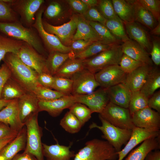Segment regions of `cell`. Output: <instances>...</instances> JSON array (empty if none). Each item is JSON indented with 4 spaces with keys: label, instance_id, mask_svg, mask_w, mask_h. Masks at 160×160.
<instances>
[{
    "label": "cell",
    "instance_id": "obj_15",
    "mask_svg": "<svg viewBox=\"0 0 160 160\" xmlns=\"http://www.w3.org/2000/svg\"><path fill=\"white\" fill-rule=\"evenodd\" d=\"M18 100V99L12 100L0 110V122L8 125L13 130L19 132L25 124L20 118Z\"/></svg>",
    "mask_w": 160,
    "mask_h": 160
},
{
    "label": "cell",
    "instance_id": "obj_6",
    "mask_svg": "<svg viewBox=\"0 0 160 160\" xmlns=\"http://www.w3.org/2000/svg\"><path fill=\"white\" fill-rule=\"evenodd\" d=\"M38 113L31 115L24 123L26 129L27 140L24 152L31 154L37 160H44L41 139L42 130L38 121Z\"/></svg>",
    "mask_w": 160,
    "mask_h": 160
},
{
    "label": "cell",
    "instance_id": "obj_35",
    "mask_svg": "<svg viewBox=\"0 0 160 160\" xmlns=\"http://www.w3.org/2000/svg\"><path fill=\"white\" fill-rule=\"evenodd\" d=\"M105 25L118 40L123 42L129 39L123 22L119 18L107 20Z\"/></svg>",
    "mask_w": 160,
    "mask_h": 160
},
{
    "label": "cell",
    "instance_id": "obj_24",
    "mask_svg": "<svg viewBox=\"0 0 160 160\" xmlns=\"http://www.w3.org/2000/svg\"><path fill=\"white\" fill-rule=\"evenodd\" d=\"M44 2L43 0H15L13 3L16 4L17 10L25 23L32 25L35 20V14Z\"/></svg>",
    "mask_w": 160,
    "mask_h": 160
},
{
    "label": "cell",
    "instance_id": "obj_14",
    "mask_svg": "<svg viewBox=\"0 0 160 160\" xmlns=\"http://www.w3.org/2000/svg\"><path fill=\"white\" fill-rule=\"evenodd\" d=\"M126 75L119 65L108 66L95 73L100 86L105 89L123 83Z\"/></svg>",
    "mask_w": 160,
    "mask_h": 160
},
{
    "label": "cell",
    "instance_id": "obj_53",
    "mask_svg": "<svg viewBox=\"0 0 160 160\" xmlns=\"http://www.w3.org/2000/svg\"><path fill=\"white\" fill-rule=\"evenodd\" d=\"M11 76V73L10 69L7 65L4 63L0 68V99L2 88Z\"/></svg>",
    "mask_w": 160,
    "mask_h": 160
},
{
    "label": "cell",
    "instance_id": "obj_58",
    "mask_svg": "<svg viewBox=\"0 0 160 160\" xmlns=\"http://www.w3.org/2000/svg\"><path fill=\"white\" fill-rule=\"evenodd\" d=\"M15 137H8L0 139V151L3 148L12 141Z\"/></svg>",
    "mask_w": 160,
    "mask_h": 160
},
{
    "label": "cell",
    "instance_id": "obj_48",
    "mask_svg": "<svg viewBox=\"0 0 160 160\" xmlns=\"http://www.w3.org/2000/svg\"><path fill=\"white\" fill-rule=\"evenodd\" d=\"M81 15L88 21L99 23L104 25L107 20L95 7L89 8Z\"/></svg>",
    "mask_w": 160,
    "mask_h": 160
},
{
    "label": "cell",
    "instance_id": "obj_59",
    "mask_svg": "<svg viewBox=\"0 0 160 160\" xmlns=\"http://www.w3.org/2000/svg\"><path fill=\"white\" fill-rule=\"evenodd\" d=\"M89 8L96 7L98 1L97 0H81Z\"/></svg>",
    "mask_w": 160,
    "mask_h": 160
},
{
    "label": "cell",
    "instance_id": "obj_42",
    "mask_svg": "<svg viewBox=\"0 0 160 160\" xmlns=\"http://www.w3.org/2000/svg\"><path fill=\"white\" fill-rule=\"evenodd\" d=\"M34 94L41 101H49L66 96L56 90L40 86L38 87Z\"/></svg>",
    "mask_w": 160,
    "mask_h": 160
},
{
    "label": "cell",
    "instance_id": "obj_27",
    "mask_svg": "<svg viewBox=\"0 0 160 160\" xmlns=\"http://www.w3.org/2000/svg\"><path fill=\"white\" fill-rule=\"evenodd\" d=\"M160 148V135L148 138L132 150L124 160H144L148 153Z\"/></svg>",
    "mask_w": 160,
    "mask_h": 160
},
{
    "label": "cell",
    "instance_id": "obj_22",
    "mask_svg": "<svg viewBox=\"0 0 160 160\" xmlns=\"http://www.w3.org/2000/svg\"><path fill=\"white\" fill-rule=\"evenodd\" d=\"M106 89L110 102L119 106L128 108L132 92L123 83Z\"/></svg>",
    "mask_w": 160,
    "mask_h": 160
},
{
    "label": "cell",
    "instance_id": "obj_57",
    "mask_svg": "<svg viewBox=\"0 0 160 160\" xmlns=\"http://www.w3.org/2000/svg\"><path fill=\"white\" fill-rule=\"evenodd\" d=\"M144 160H160V151L156 150L151 151L147 155Z\"/></svg>",
    "mask_w": 160,
    "mask_h": 160
},
{
    "label": "cell",
    "instance_id": "obj_12",
    "mask_svg": "<svg viewBox=\"0 0 160 160\" xmlns=\"http://www.w3.org/2000/svg\"><path fill=\"white\" fill-rule=\"evenodd\" d=\"M131 116L135 127L152 131H160V113L148 106L135 112Z\"/></svg>",
    "mask_w": 160,
    "mask_h": 160
},
{
    "label": "cell",
    "instance_id": "obj_40",
    "mask_svg": "<svg viewBox=\"0 0 160 160\" xmlns=\"http://www.w3.org/2000/svg\"><path fill=\"white\" fill-rule=\"evenodd\" d=\"M68 109L69 111L78 119L82 126L90 119L93 113L87 106L78 103H74Z\"/></svg>",
    "mask_w": 160,
    "mask_h": 160
},
{
    "label": "cell",
    "instance_id": "obj_28",
    "mask_svg": "<svg viewBox=\"0 0 160 160\" xmlns=\"http://www.w3.org/2000/svg\"><path fill=\"white\" fill-rule=\"evenodd\" d=\"M74 57V55L71 52L67 53L57 51L49 52L46 60L48 73L53 76L67 60Z\"/></svg>",
    "mask_w": 160,
    "mask_h": 160
},
{
    "label": "cell",
    "instance_id": "obj_8",
    "mask_svg": "<svg viewBox=\"0 0 160 160\" xmlns=\"http://www.w3.org/2000/svg\"><path fill=\"white\" fill-rule=\"evenodd\" d=\"M43 12L42 9L37 12L35 15V22L32 26L36 30L49 52L55 51L65 53L70 52L71 49L70 47L63 45L56 36L49 33L44 29L42 17Z\"/></svg>",
    "mask_w": 160,
    "mask_h": 160
},
{
    "label": "cell",
    "instance_id": "obj_4",
    "mask_svg": "<svg viewBox=\"0 0 160 160\" xmlns=\"http://www.w3.org/2000/svg\"><path fill=\"white\" fill-rule=\"evenodd\" d=\"M102 125L99 126L92 122L89 126L90 129L97 128L103 133L102 137L106 139L117 152L120 151L122 146L125 145L130 139L132 130L120 128L111 124L100 115Z\"/></svg>",
    "mask_w": 160,
    "mask_h": 160
},
{
    "label": "cell",
    "instance_id": "obj_52",
    "mask_svg": "<svg viewBox=\"0 0 160 160\" xmlns=\"http://www.w3.org/2000/svg\"><path fill=\"white\" fill-rule=\"evenodd\" d=\"M54 81V76L49 73H43L38 74V81L40 84L44 87L52 89Z\"/></svg>",
    "mask_w": 160,
    "mask_h": 160
},
{
    "label": "cell",
    "instance_id": "obj_38",
    "mask_svg": "<svg viewBox=\"0 0 160 160\" xmlns=\"http://www.w3.org/2000/svg\"><path fill=\"white\" fill-rule=\"evenodd\" d=\"M60 124L65 131L71 134L78 132L83 126L78 119L69 111L65 114Z\"/></svg>",
    "mask_w": 160,
    "mask_h": 160
},
{
    "label": "cell",
    "instance_id": "obj_1",
    "mask_svg": "<svg viewBox=\"0 0 160 160\" xmlns=\"http://www.w3.org/2000/svg\"><path fill=\"white\" fill-rule=\"evenodd\" d=\"M3 60L10 70L11 77L28 92L34 94L41 86L38 81V73L24 63L16 54L8 53Z\"/></svg>",
    "mask_w": 160,
    "mask_h": 160
},
{
    "label": "cell",
    "instance_id": "obj_41",
    "mask_svg": "<svg viewBox=\"0 0 160 160\" xmlns=\"http://www.w3.org/2000/svg\"><path fill=\"white\" fill-rule=\"evenodd\" d=\"M65 10L62 5L57 1L51 2L45 10L44 14L47 19L59 20L64 17Z\"/></svg>",
    "mask_w": 160,
    "mask_h": 160
},
{
    "label": "cell",
    "instance_id": "obj_55",
    "mask_svg": "<svg viewBox=\"0 0 160 160\" xmlns=\"http://www.w3.org/2000/svg\"><path fill=\"white\" fill-rule=\"evenodd\" d=\"M148 106L160 113V91L155 92L148 100Z\"/></svg>",
    "mask_w": 160,
    "mask_h": 160
},
{
    "label": "cell",
    "instance_id": "obj_46",
    "mask_svg": "<svg viewBox=\"0 0 160 160\" xmlns=\"http://www.w3.org/2000/svg\"><path fill=\"white\" fill-rule=\"evenodd\" d=\"M139 3L148 10L158 22L160 21V0H138Z\"/></svg>",
    "mask_w": 160,
    "mask_h": 160
},
{
    "label": "cell",
    "instance_id": "obj_20",
    "mask_svg": "<svg viewBox=\"0 0 160 160\" xmlns=\"http://www.w3.org/2000/svg\"><path fill=\"white\" fill-rule=\"evenodd\" d=\"M152 68L147 64L139 67L126 74L123 83L132 92L140 91Z\"/></svg>",
    "mask_w": 160,
    "mask_h": 160
},
{
    "label": "cell",
    "instance_id": "obj_23",
    "mask_svg": "<svg viewBox=\"0 0 160 160\" xmlns=\"http://www.w3.org/2000/svg\"><path fill=\"white\" fill-rule=\"evenodd\" d=\"M39 101L34 94L29 92L18 99L20 117L23 123L31 115L39 112Z\"/></svg>",
    "mask_w": 160,
    "mask_h": 160
},
{
    "label": "cell",
    "instance_id": "obj_10",
    "mask_svg": "<svg viewBox=\"0 0 160 160\" xmlns=\"http://www.w3.org/2000/svg\"><path fill=\"white\" fill-rule=\"evenodd\" d=\"M77 14H73L67 23L60 25H52L42 20L44 28L49 33L56 36L64 45L70 47L76 29Z\"/></svg>",
    "mask_w": 160,
    "mask_h": 160
},
{
    "label": "cell",
    "instance_id": "obj_17",
    "mask_svg": "<svg viewBox=\"0 0 160 160\" xmlns=\"http://www.w3.org/2000/svg\"><path fill=\"white\" fill-rule=\"evenodd\" d=\"M76 103L72 95L65 96L60 98L49 101L39 100V112L45 111L51 116H58L65 109L69 108Z\"/></svg>",
    "mask_w": 160,
    "mask_h": 160
},
{
    "label": "cell",
    "instance_id": "obj_11",
    "mask_svg": "<svg viewBox=\"0 0 160 160\" xmlns=\"http://www.w3.org/2000/svg\"><path fill=\"white\" fill-rule=\"evenodd\" d=\"M16 54L24 63L38 74L49 73L46 67V58L27 43H24Z\"/></svg>",
    "mask_w": 160,
    "mask_h": 160
},
{
    "label": "cell",
    "instance_id": "obj_26",
    "mask_svg": "<svg viewBox=\"0 0 160 160\" xmlns=\"http://www.w3.org/2000/svg\"><path fill=\"white\" fill-rule=\"evenodd\" d=\"M123 53L133 59L151 66L153 62L148 53L135 41L129 39L121 44Z\"/></svg>",
    "mask_w": 160,
    "mask_h": 160
},
{
    "label": "cell",
    "instance_id": "obj_5",
    "mask_svg": "<svg viewBox=\"0 0 160 160\" xmlns=\"http://www.w3.org/2000/svg\"><path fill=\"white\" fill-rule=\"evenodd\" d=\"M123 54L121 45L115 44L107 50L84 60V68L95 74L108 66L119 65Z\"/></svg>",
    "mask_w": 160,
    "mask_h": 160
},
{
    "label": "cell",
    "instance_id": "obj_29",
    "mask_svg": "<svg viewBox=\"0 0 160 160\" xmlns=\"http://www.w3.org/2000/svg\"><path fill=\"white\" fill-rule=\"evenodd\" d=\"M114 11L123 22L135 21L134 0H111Z\"/></svg>",
    "mask_w": 160,
    "mask_h": 160
},
{
    "label": "cell",
    "instance_id": "obj_33",
    "mask_svg": "<svg viewBox=\"0 0 160 160\" xmlns=\"http://www.w3.org/2000/svg\"><path fill=\"white\" fill-rule=\"evenodd\" d=\"M160 87V71L152 67L140 91L149 99Z\"/></svg>",
    "mask_w": 160,
    "mask_h": 160
},
{
    "label": "cell",
    "instance_id": "obj_13",
    "mask_svg": "<svg viewBox=\"0 0 160 160\" xmlns=\"http://www.w3.org/2000/svg\"><path fill=\"white\" fill-rule=\"evenodd\" d=\"M73 96L76 103L85 105L93 113H101L110 101L106 89L102 88L89 94Z\"/></svg>",
    "mask_w": 160,
    "mask_h": 160
},
{
    "label": "cell",
    "instance_id": "obj_7",
    "mask_svg": "<svg viewBox=\"0 0 160 160\" xmlns=\"http://www.w3.org/2000/svg\"><path fill=\"white\" fill-rule=\"evenodd\" d=\"M99 115L111 124L120 128L132 129V123L128 108H124L109 102Z\"/></svg>",
    "mask_w": 160,
    "mask_h": 160
},
{
    "label": "cell",
    "instance_id": "obj_51",
    "mask_svg": "<svg viewBox=\"0 0 160 160\" xmlns=\"http://www.w3.org/2000/svg\"><path fill=\"white\" fill-rule=\"evenodd\" d=\"M66 1L72 10L77 14L82 15L89 9L81 0H68Z\"/></svg>",
    "mask_w": 160,
    "mask_h": 160
},
{
    "label": "cell",
    "instance_id": "obj_54",
    "mask_svg": "<svg viewBox=\"0 0 160 160\" xmlns=\"http://www.w3.org/2000/svg\"><path fill=\"white\" fill-rule=\"evenodd\" d=\"M18 133L8 125L0 122V139L8 137H15Z\"/></svg>",
    "mask_w": 160,
    "mask_h": 160
},
{
    "label": "cell",
    "instance_id": "obj_60",
    "mask_svg": "<svg viewBox=\"0 0 160 160\" xmlns=\"http://www.w3.org/2000/svg\"><path fill=\"white\" fill-rule=\"evenodd\" d=\"M152 34L159 36L160 35V21L158 22L156 25L151 31Z\"/></svg>",
    "mask_w": 160,
    "mask_h": 160
},
{
    "label": "cell",
    "instance_id": "obj_39",
    "mask_svg": "<svg viewBox=\"0 0 160 160\" xmlns=\"http://www.w3.org/2000/svg\"><path fill=\"white\" fill-rule=\"evenodd\" d=\"M148 99L140 91L132 92L128 108L131 115L147 107Z\"/></svg>",
    "mask_w": 160,
    "mask_h": 160
},
{
    "label": "cell",
    "instance_id": "obj_34",
    "mask_svg": "<svg viewBox=\"0 0 160 160\" xmlns=\"http://www.w3.org/2000/svg\"><path fill=\"white\" fill-rule=\"evenodd\" d=\"M25 43L0 33V62L7 53L16 54Z\"/></svg>",
    "mask_w": 160,
    "mask_h": 160
},
{
    "label": "cell",
    "instance_id": "obj_61",
    "mask_svg": "<svg viewBox=\"0 0 160 160\" xmlns=\"http://www.w3.org/2000/svg\"><path fill=\"white\" fill-rule=\"evenodd\" d=\"M11 100L0 99V110L5 107Z\"/></svg>",
    "mask_w": 160,
    "mask_h": 160
},
{
    "label": "cell",
    "instance_id": "obj_19",
    "mask_svg": "<svg viewBox=\"0 0 160 160\" xmlns=\"http://www.w3.org/2000/svg\"><path fill=\"white\" fill-rule=\"evenodd\" d=\"M19 132L15 138L0 151V160H12L17 153L25 148L27 140L26 127Z\"/></svg>",
    "mask_w": 160,
    "mask_h": 160
},
{
    "label": "cell",
    "instance_id": "obj_44",
    "mask_svg": "<svg viewBox=\"0 0 160 160\" xmlns=\"http://www.w3.org/2000/svg\"><path fill=\"white\" fill-rule=\"evenodd\" d=\"M96 7L100 12L107 20L119 18L114 11L111 0H98Z\"/></svg>",
    "mask_w": 160,
    "mask_h": 160
},
{
    "label": "cell",
    "instance_id": "obj_2",
    "mask_svg": "<svg viewBox=\"0 0 160 160\" xmlns=\"http://www.w3.org/2000/svg\"><path fill=\"white\" fill-rule=\"evenodd\" d=\"M0 33L8 37L27 43L44 57H47L48 55L36 33L19 23L0 22Z\"/></svg>",
    "mask_w": 160,
    "mask_h": 160
},
{
    "label": "cell",
    "instance_id": "obj_32",
    "mask_svg": "<svg viewBox=\"0 0 160 160\" xmlns=\"http://www.w3.org/2000/svg\"><path fill=\"white\" fill-rule=\"evenodd\" d=\"M27 93L19 84L10 77L2 88L0 99L11 100L19 99Z\"/></svg>",
    "mask_w": 160,
    "mask_h": 160
},
{
    "label": "cell",
    "instance_id": "obj_21",
    "mask_svg": "<svg viewBox=\"0 0 160 160\" xmlns=\"http://www.w3.org/2000/svg\"><path fill=\"white\" fill-rule=\"evenodd\" d=\"M72 145V143L67 146L60 145L58 142L51 145L42 143L44 156L47 160H71L75 154L74 151L70 150Z\"/></svg>",
    "mask_w": 160,
    "mask_h": 160
},
{
    "label": "cell",
    "instance_id": "obj_49",
    "mask_svg": "<svg viewBox=\"0 0 160 160\" xmlns=\"http://www.w3.org/2000/svg\"><path fill=\"white\" fill-rule=\"evenodd\" d=\"M93 42L82 39L73 41L70 46L71 49V52L75 57L77 55L84 51Z\"/></svg>",
    "mask_w": 160,
    "mask_h": 160
},
{
    "label": "cell",
    "instance_id": "obj_50",
    "mask_svg": "<svg viewBox=\"0 0 160 160\" xmlns=\"http://www.w3.org/2000/svg\"><path fill=\"white\" fill-rule=\"evenodd\" d=\"M150 54L152 61L157 66L160 65V43L159 39L154 38L152 41V45Z\"/></svg>",
    "mask_w": 160,
    "mask_h": 160
},
{
    "label": "cell",
    "instance_id": "obj_9",
    "mask_svg": "<svg viewBox=\"0 0 160 160\" xmlns=\"http://www.w3.org/2000/svg\"><path fill=\"white\" fill-rule=\"evenodd\" d=\"M70 79L73 81L71 94L73 96L91 93L100 86L95 74L85 68L75 74Z\"/></svg>",
    "mask_w": 160,
    "mask_h": 160
},
{
    "label": "cell",
    "instance_id": "obj_36",
    "mask_svg": "<svg viewBox=\"0 0 160 160\" xmlns=\"http://www.w3.org/2000/svg\"><path fill=\"white\" fill-rule=\"evenodd\" d=\"M88 22L98 35L102 43L107 44H120L121 41L116 39L105 25L98 22Z\"/></svg>",
    "mask_w": 160,
    "mask_h": 160
},
{
    "label": "cell",
    "instance_id": "obj_18",
    "mask_svg": "<svg viewBox=\"0 0 160 160\" xmlns=\"http://www.w3.org/2000/svg\"><path fill=\"white\" fill-rule=\"evenodd\" d=\"M123 23L129 38L137 43L148 52H151L152 45L145 29L135 21Z\"/></svg>",
    "mask_w": 160,
    "mask_h": 160
},
{
    "label": "cell",
    "instance_id": "obj_47",
    "mask_svg": "<svg viewBox=\"0 0 160 160\" xmlns=\"http://www.w3.org/2000/svg\"><path fill=\"white\" fill-rule=\"evenodd\" d=\"M10 4L0 0V22L15 21V15L11 7Z\"/></svg>",
    "mask_w": 160,
    "mask_h": 160
},
{
    "label": "cell",
    "instance_id": "obj_43",
    "mask_svg": "<svg viewBox=\"0 0 160 160\" xmlns=\"http://www.w3.org/2000/svg\"><path fill=\"white\" fill-rule=\"evenodd\" d=\"M52 89L66 95H71L73 81L70 79L54 76Z\"/></svg>",
    "mask_w": 160,
    "mask_h": 160
},
{
    "label": "cell",
    "instance_id": "obj_56",
    "mask_svg": "<svg viewBox=\"0 0 160 160\" xmlns=\"http://www.w3.org/2000/svg\"><path fill=\"white\" fill-rule=\"evenodd\" d=\"M12 160H37L31 154L26 152L17 154Z\"/></svg>",
    "mask_w": 160,
    "mask_h": 160
},
{
    "label": "cell",
    "instance_id": "obj_25",
    "mask_svg": "<svg viewBox=\"0 0 160 160\" xmlns=\"http://www.w3.org/2000/svg\"><path fill=\"white\" fill-rule=\"evenodd\" d=\"M77 20L76 29L72 41L82 39L92 42H100L101 40L98 35L83 16L77 14Z\"/></svg>",
    "mask_w": 160,
    "mask_h": 160
},
{
    "label": "cell",
    "instance_id": "obj_30",
    "mask_svg": "<svg viewBox=\"0 0 160 160\" xmlns=\"http://www.w3.org/2000/svg\"><path fill=\"white\" fill-rule=\"evenodd\" d=\"M133 7L135 21L139 22L151 30L156 25L157 22L138 0H134Z\"/></svg>",
    "mask_w": 160,
    "mask_h": 160
},
{
    "label": "cell",
    "instance_id": "obj_16",
    "mask_svg": "<svg viewBox=\"0 0 160 160\" xmlns=\"http://www.w3.org/2000/svg\"><path fill=\"white\" fill-rule=\"evenodd\" d=\"M160 135V131H152L135 127L132 129L131 137L124 148L117 152L118 160L123 159L136 146L145 140Z\"/></svg>",
    "mask_w": 160,
    "mask_h": 160
},
{
    "label": "cell",
    "instance_id": "obj_3",
    "mask_svg": "<svg viewBox=\"0 0 160 160\" xmlns=\"http://www.w3.org/2000/svg\"><path fill=\"white\" fill-rule=\"evenodd\" d=\"M118 155L107 141L95 139L87 142L76 154L73 160H116Z\"/></svg>",
    "mask_w": 160,
    "mask_h": 160
},
{
    "label": "cell",
    "instance_id": "obj_37",
    "mask_svg": "<svg viewBox=\"0 0 160 160\" xmlns=\"http://www.w3.org/2000/svg\"><path fill=\"white\" fill-rule=\"evenodd\" d=\"M115 44H107L100 42H94L77 55L74 58L83 60L88 59L110 48Z\"/></svg>",
    "mask_w": 160,
    "mask_h": 160
},
{
    "label": "cell",
    "instance_id": "obj_31",
    "mask_svg": "<svg viewBox=\"0 0 160 160\" xmlns=\"http://www.w3.org/2000/svg\"><path fill=\"white\" fill-rule=\"evenodd\" d=\"M84 60L77 58L69 59L53 76L70 79L75 74L84 69Z\"/></svg>",
    "mask_w": 160,
    "mask_h": 160
},
{
    "label": "cell",
    "instance_id": "obj_45",
    "mask_svg": "<svg viewBox=\"0 0 160 160\" xmlns=\"http://www.w3.org/2000/svg\"><path fill=\"white\" fill-rule=\"evenodd\" d=\"M145 64H146L136 60L123 53L119 65L124 72L127 74Z\"/></svg>",
    "mask_w": 160,
    "mask_h": 160
}]
</instances>
